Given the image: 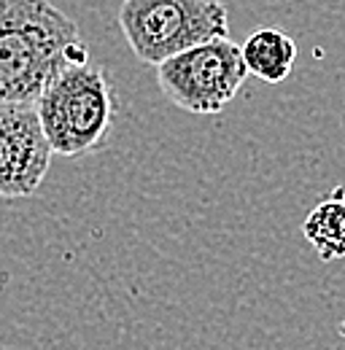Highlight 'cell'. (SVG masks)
I'll use <instances>...</instances> for the list:
<instances>
[{
  "label": "cell",
  "mask_w": 345,
  "mask_h": 350,
  "mask_svg": "<svg viewBox=\"0 0 345 350\" xmlns=\"http://www.w3.org/2000/svg\"><path fill=\"white\" fill-rule=\"evenodd\" d=\"M89 62L76 22L49 0H0V105L38 103L68 65Z\"/></svg>",
  "instance_id": "obj_1"
},
{
  "label": "cell",
  "mask_w": 345,
  "mask_h": 350,
  "mask_svg": "<svg viewBox=\"0 0 345 350\" xmlns=\"http://www.w3.org/2000/svg\"><path fill=\"white\" fill-rule=\"evenodd\" d=\"M36 108L51 151L84 157L105 146L114 122V89L103 68L79 62L51 79Z\"/></svg>",
  "instance_id": "obj_2"
},
{
  "label": "cell",
  "mask_w": 345,
  "mask_h": 350,
  "mask_svg": "<svg viewBox=\"0 0 345 350\" xmlns=\"http://www.w3.org/2000/svg\"><path fill=\"white\" fill-rule=\"evenodd\" d=\"M119 27L132 54L157 68L192 46L229 38V14L221 0H125Z\"/></svg>",
  "instance_id": "obj_3"
},
{
  "label": "cell",
  "mask_w": 345,
  "mask_h": 350,
  "mask_svg": "<svg viewBox=\"0 0 345 350\" xmlns=\"http://www.w3.org/2000/svg\"><path fill=\"white\" fill-rule=\"evenodd\" d=\"M248 76L243 49L229 38L197 44L162 65L157 81L175 108L189 113H221Z\"/></svg>",
  "instance_id": "obj_4"
},
{
  "label": "cell",
  "mask_w": 345,
  "mask_h": 350,
  "mask_svg": "<svg viewBox=\"0 0 345 350\" xmlns=\"http://www.w3.org/2000/svg\"><path fill=\"white\" fill-rule=\"evenodd\" d=\"M51 143L36 103L0 105V197H33L51 165Z\"/></svg>",
  "instance_id": "obj_5"
},
{
  "label": "cell",
  "mask_w": 345,
  "mask_h": 350,
  "mask_svg": "<svg viewBox=\"0 0 345 350\" xmlns=\"http://www.w3.org/2000/svg\"><path fill=\"white\" fill-rule=\"evenodd\" d=\"M240 49H243L248 73L264 84L286 81L297 59V44L278 27H261L257 33H251Z\"/></svg>",
  "instance_id": "obj_6"
},
{
  "label": "cell",
  "mask_w": 345,
  "mask_h": 350,
  "mask_svg": "<svg viewBox=\"0 0 345 350\" xmlns=\"http://www.w3.org/2000/svg\"><path fill=\"white\" fill-rule=\"evenodd\" d=\"M305 240L316 248L321 262L345 259V191L335 189V194L318 202L302 224Z\"/></svg>",
  "instance_id": "obj_7"
}]
</instances>
